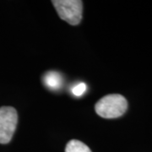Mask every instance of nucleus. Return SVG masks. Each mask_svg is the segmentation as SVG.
<instances>
[{
	"label": "nucleus",
	"mask_w": 152,
	"mask_h": 152,
	"mask_svg": "<svg viewBox=\"0 0 152 152\" xmlns=\"http://www.w3.org/2000/svg\"><path fill=\"white\" fill-rule=\"evenodd\" d=\"M128 109V102L119 94H111L98 101L95 110L103 118H117L123 116Z\"/></svg>",
	"instance_id": "obj_1"
},
{
	"label": "nucleus",
	"mask_w": 152,
	"mask_h": 152,
	"mask_svg": "<svg viewBox=\"0 0 152 152\" xmlns=\"http://www.w3.org/2000/svg\"><path fill=\"white\" fill-rule=\"evenodd\" d=\"M59 17L70 24L76 26L82 20L83 3L80 0H53L52 1Z\"/></svg>",
	"instance_id": "obj_2"
},
{
	"label": "nucleus",
	"mask_w": 152,
	"mask_h": 152,
	"mask_svg": "<svg viewBox=\"0 0 152 152\" xmlns=\"http://www.w3.org/2000/svg\"><path fill=\"white\" fill-rule=\"evenodd\" d=\"M18 114L12 107H0V144H8L16 129Z\"/></svg>",
	"instance_id": "obj_3"
},
{
	"label": "nucleus",
	"mask_w": 152,
	"mask_h": 152,
	"mask_svg": "<svg viewBox=\"0 0 152 152\" xmlns=\"http://www.w3.org/2000/svg\"><path fill=\"white\" fill-rule=\"evenodd\" d=\"M43 82L46 86H48L49 89L57 91L60 89L63 86V78L60 74L55 71H50L48 72L43 77Z\"/></svg>",
	"instance_id": "obj_4"
},
{
	"label": "nucleus",
	"mask_w": 152,
	"mask_h": 152,
	"mask_svg": "<svg viewBox=\"0 0 152 152\" xmlns=\"http://www.w3.org/2000/svg\"><path fill=\"white\" fill-rule=\"evenodd\" d=\"M65 152H91V151L83 142L77 140H72L67 144Z\"/></svg>",
	"instance_id": "obj_5"
},
{
	"label": "nucleus",
	"mask_w": 152,
	"mask_h": 152,
	"mask_svg": "<svg viewBox=\"0 0 152 152\" xmlns=\"http://www.w3.org/2000/svg\"><path fill=\"white\" fill-rule=\"evenodd\" d=\"M86 91V85L85 83H80L72 88V93L75 96H81Z\"/></svg>",
	"instance_id": "obj_6"
}]
</instances>
